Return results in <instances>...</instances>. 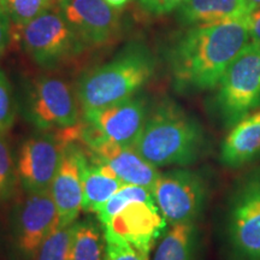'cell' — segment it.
Returning <instances> with one entry per match:
<instances>
[{
  "label": "cell",
  "mask_w": 260,
  "mask_h": 260,
  "mask_svg": "<svg viewBox=\"0 0 260 260\" xmlns=\"http://www.w3.org/2000/svg\"><path fill=\"white\" fill-rule=\"evenodd\" d=\"M248 16L194 25L175 42L169 64L178 90L199 92L218 86L228 67L249 44Z\"/></svg>",
  "instance_id": "cell-1"
},
{
  "label": "cell",
  "mask_w": 260,
  "mask_h": 260,
  "mask_svg": "<svg viewBox=\"0 0 260 260\" xmlns=\"http://www.w3.org/2000/svg\"><path fill=\"white\" fill-rule=\"evenodd\" d=\"M207 146L203 125L177 104L161 102L151 110L134 147L155 168L187 167Z\"/></svg>",
  "instance_id": "cell-2"
},
{
  "label": "cell",
  "mask_w": 260,
  "mask_h": 260,
  "mask_svg": "<svg viewBox=\"0 0 260 260\" xmlns=\"http://www.w3.org/2000/svg\"><path fill=\"white\" fill-rule=\"evenodd\" d=\"M155 61L151 52L133 42L106 63L84 71L76 82L81 110L100 109L136 95L152 79Z\"/></svg>",
  "instance_id": "cell-3"
},
{
  "label": "cell",
  "mask_w": 260,
  "mask_h": 260,
  "mask_svg": "<svg viewBox=\"0 0 260 260\" xmlns=\"http://www.w3.org/2000/svg\"><path fill=\"white\" fill-rule=\"evenodd\" d=\"M22 111L40 132H64L82 122L76 90L56 75H40L28 84Z\"/></svg>",
  "instance_id": "cell-4"
},
{
  "label": "cell",
  "mask_w": 260,
  "mask_h": 260,
  "mask_svg": "<svg viewBox=\"0 0 260 260\" xmlns=\"http://www.w3.org/2000/svg\"><path fill=\"white\" fill-rule=\"evenodd\" d=\"M220 121L226 128L260 106V44L251 41L240 52L218 83L216 96Z\"/></svg>",
  "instance_id": "cell-5"
},
{
  "label": "cell",
  "mask_w": 260,
  "mask_h": 260,
  "mask_svg": "<svg viewBox=\"0 0 260 260\" xmlns=\"http://www.w3.org/2000/svg\"><path fill=\"white\" fill-rule=\"evenodd\" d=\"M18 32L25 53L34 63L47 69L79 56L86 48L58 5L23 25Z\"/></svg>",
  "instance_id": "cell-6"
},
{
  "label": "cell",
  "mask_w": 260,
  "mask_h": 260,
  "mask_svg": "<svg viewBox=\"0 0 260 260\" xmlns=\"http://www.w3.org/2000/svg\"><path fill=\"white\" fill-rule=\"evenodd\" d=\"M226 235L234 260H260V168L246 174L233 191Z\"/></svg>",
  "instance_id": "cell-7"
},
{
  "label": "cell",
  "mask_w": 260,
  "mask_h": 260,
  "mask_svg": "<svg viewBox=\"0 0 260 260\" xmlns=\"http://www.w3.org/2000/svg\"><path fill=\"white\" fill-rule=\"evenodd\" d=\"M59 225L50 190L25 191L10 217L11 243L18 260H35L44 240Z\"/></svg>",
  "instance_id": "cell-8"
},
{
  "label": "cell",
  "mask_w": 260,
  "mask_h": 260,
  "mask_svg": "<svg viewBox=\"0 0 260 260\" xmlns=\"http://www.w3.org/2000/svg\"><path fill=\"white\" fill-rule=\"evenodd\" d=\"M152 193L169 225L195 223L206 206L209 184L198 171L175 169L160 174Z\"/></svg>",
  "instance_id": "cell-9"
},
{
  "label": "cell",
  "mask_w": 260,
  "mask_h": 260,
  "mask_svg": "<svg viewBox=\"0 0 260 260\" xmlns=\"http://www.w3.org/2000/svg\"><path fill=\"white\" fill-rule=\"evenodd\" d=\"M149 109L144 95L82 112L81 129L87 134L122 146H135L147 121Z\"/></svg>",
  "instance_id": "cell-10"
},
{
  "label": "cell",
  "mask_w": 260,
  "mask_h": 260,
  "mask_svg": "<svg viewBox=\"0 0 260 260\" xmlns=\"http://www.w3.org/2000/svg\"><path fill=\"white\" fill-rule=\"evenodd\" d=\"M63 132H40L28 136L19 146L16 168L18 183L24 191L50 190L61 160Z\"/></svg>",
  "instance_id": "cell-11"
},
{
  "label": "cell",
  "mask_w": 260,
  "mask_h": 260,
  "mask_svg": "<svg viewBox=\"0 0 260 260\" xmlns=\"http://www.w3.org/2000/svg\"><path fill=\"white\" fill-rule=\"evenodd\" d=\"M57 5L86 47L111 44L122 30L121 10L105 0H58Z\"/></svg>",
  "instance_id": "cell-12"
},
{
  "label": "cell",
  "mask_w": 260,
  "mask_h": 260,
  "mask_svg": "<svg viewBox=\"0 0 260 260\" xmlns=\"http://www.w3.org/2000/svg\"><path fill=\"white\" fill-rule=\"evenodd\" d=\"M88 162L82 146L75 140L65 142L59 168L50 188L61 226L74 224L82 211L83 178Z\"/></svg>",
  "instance_id": "cell-13"
},
{
  "label": "cell",
  "mask_w": 260,
  "mask_h": 260,
  "mask_svg": "<svg viewBox=\"0 0 260 260\" xmlns=\"http://www.w3.org/2000/svg\"><path fill=\"white\" fill-rule=\"evenodd\" d=\"M167 225L155 200H148L128 205L103 228L106 237L121 240L149 254Z\"/></svg>",
  "instance_id": "cell-14"
},
{
  "label": "cell",
  "mask_w": 260,
  "mask_h": 260,
  "mask_svg": "<svg viewBox=\"0 0 260 260\" xmlns=\"http://www.w3.org/2000/svg\"><path fill=\"white\" fill-rule=\"evenodd\" d=\"M89 151V155L109 167L125 184H135L153 190L160 172L136 151L134 146L111 144L84 133L80 128V138Z\"/></svg>",
  "instance_id": "cell-15"
},
{
  "label": "cell",
  "mask_w": 260,
  "mask_h": 260,
  "mask_svg": "<svg viewBox=\"0 0 260 260\" xmlns=\"http://www.w3.org/2000/svg\"><path fill=\"white\" fill-rule=\"evenodd\" d=\"M260 155V110L249 113L230 128L220 146L219 159L226 168L237 169Z\"/></svg>",
  "instance_id": "cell-16"
},
{
  "label": "cell",
  "mask_w": 260,
  "mask_h": 260,
  "mask_svg": "<svg viewBox=\"0 0 260 260\" xmlns=\"http://www.w3.org/2000/svg\"><path fill=\"white\" fill-rule=\"evenodd\" d=\"M249 14L247 0H187L177 9L178 19L187 25L236 21Z\"/></svg>",
  "instance_id": "cell-17"
},
{
  "label": "cell",
  "mask_w": 260,
  "mask_h": 260,
  "mask_svg": "<svg viewBox=\"0 0 260 260\" xmlns=\"http://www.w3.org/2000/svg\"><path fill=\"white\" fill-rule=\"evenodd\" d=\"M199 252L197 223L174 224L158 240L152 260H199Z\"/></svg>",
  "instance_id": "cell-18"
},
{
  "label": "cell",
  "mask_w": 260,
  "mask_h": 260,
  "mask_svg": "<svg viewBox=\"0 0 260 260\" xmlns=\"http://www.w3.org/2000/svg\"><path fill=\"white\" fill-rule=\"evenodd\" d=\"M123 184L111 169L90 158L84 171L82 211L96 213Z\"/></svg>",
  "instance_id": "cell-19"
},
{
  "label": "cell",
  "mask_w": 260,
  "mask_h": 260,
  "mask_svg": "<svg viewBox=\"0 0 260 260\" xmlns=\"http://www.w3.org/2000/svg\"><path fill=\"white\" fill-rule=\"evenodd\" d=\"M105 252V232L99 220H76L71 239L70 260H104Z\"/></svg>",
  "instance_id": "cell-20"
},
{
  "label": "cell",
  "mask_w": 260,
  "mask_h": 260,
  "mask_svg": "<svg viewBox=\"0 0 260 260\" xmlns=\"http://www.w3.org/2000/svg\"><path fill=\"white\" fill-rule=\"evenodd\" d=\"M154 200L153 193L147 188L135 184H123L115 194L103 205V207L95 213L96 219L102 225L109 223L117 213H119L128 205L136 201Z\"/></svg>",
  "instance_id": "cell-21"
},
{
  "label": "cell",
  "mask_w": 260,
  "mask_h": 260,
  "mask_svg": "<svg viewBox=\"0 0 260 260\" xmlns=\"http://www.w3.org/2000/svg\"><path fill=\"white\" fill-rule=\"evenodd\" d=\"M0 3L17 30L47 10L57 6V0H0Z\"/></svg>",
  "instance_id": "cell-22"
},
{
  "label": "cell",
  "mask_w": 260,
  "mask_h": 260,
  "mask_svg": "<svg viewBox=\"0 0 260 260\" xmlns=\"http://www.w3.org/2000/svg\"><path fill=\"white\" fill-rule=\"evenodd\" d=\"M73 229L74 224L58 225L41 243L35 260H70Z\"/></svg>",
  "instance_id": "cell-23"
},
{
  "label": "cell",
  "mask_w": 260,
  "mask_h": 260,
  "mask_svg": "<svg viewBox=\"0 0 260 260\" xmlns=\"http://www.w3.org/2000/svg\"><path fill=\"white\" fill-rule=\"evenodd\" d=\"M17 184L16 157L5 135H0V203L14 197Z\"/></svg>",
  "instance_id": "cell-24"
},
{
  "label": "cell",
  "mask_w": 260,
  "mask_h": 260,
  "mask_svg": "<svg viewBox=\"0 0 260 260\" xmlns=\"http://www.w3.org/2000/svg\"><path fill=\"white\" fill-rule=\"evenodd\" d=\"M17 104L11 82L4 70L0 69V135H6L16 121Z\"/></svg>",
  "instance_id": "cell-25"
},
{
  "label": "cell",
  "mask_w": 260,
  "mask_h": 260,
  "mask_svg": "<svg viewBox=\"0 0 260 260\" xmlns=\"http://www.w3.org/2000/svg\"><path fill=\"white\" fill-rule=\"evenodd\" d=\"M106 252L104 260H149V254L121 240L106 237Z\"/></svg>",
  "instance_id": "cell-26"
},
{
  "label": "cell",
  "mask_w": 260,
  "mask_h": 260,
  "mask_svg": "<svg viewBox=\"0 0 260 260\" xmlns=\"http://www.w3.org/2000/svg\"><path fill=\"white\" fill-rule=\"evenodd\" d=\"M186 2L187 0H138L142 11L152 16L167 15Z\"/></svg>",
  "instance_id": "cell-27"
},
{
  "label": "cell",
  "mask_w": 260,
  "mask_h": 260,
  "mask_svg": "<svg viewBox=\"0 0 260 260\" xmlns=\"http://www.w3.org/2000/svg\"><path fill=\"white\" fill-rule=\"evenodd\" d=\"M11 18L0 3V56L4 53L11 39Z\"/></svg>",
  "instance_id": "cell-28"
},
{
  "label": "cell",
  "mask_w": 260,
  "mask_h": 260,
  "mask_svg": "<svg viewBox=\"0 0 260 260\" xmlns=\"http://www.w3.org/2000/svg\"><path fill=\"white\" fill-rule=\"evenodd\" d=\"M248 25L251 40L260 44V8L253 10L249 14Z\"/></svg>",
  "instance_id": "cell-29"
},
{
  "label": "cell",
  "mask_w": 260,
  "mask_h": 260,
  "mask_svg": "<svg viewBox=\"0 0 260 260\" xmlns=\"http://www.w3.org/2000/svg\"><path fill=\"white\" fill-rule=\"evenodd\" d=\"M248 2V6H249V10H251V12L253 10L260 8V0H247Z\"/></svg>",
  "instance_id": "cell-30"
},
{
  "label": "cell",
  "mask_w": 260,
  "mask_h": 260,
  "mask_svg": "<svg viewBox=\"0 0 260 260\" xmlns=\"http://www.w3.org/2000/svg\"><path fill=\"white\" fill-rule=\"evenodd\" d=\"M57 3H58V0H57Z\"/></svg>",
  "instance_id": "cell-31"
}]
</instances>
